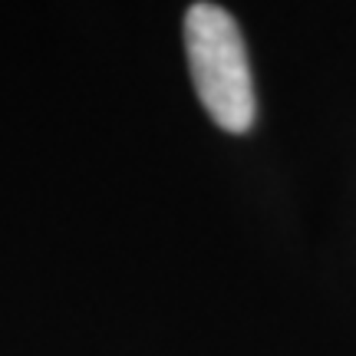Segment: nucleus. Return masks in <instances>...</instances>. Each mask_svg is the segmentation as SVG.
Instances as JSON below:
<instances>
[{
  "mask_svg": "<svg viewBox=\"0 0 356 356\" xmlns=\"http://www.w3.org/2000/svg\"><path fill=\"white\" fill-rule=\"evenodd\" d=\"M185 53L204 113L225 132H248L254 126L257 102L234 17L218 3H191L185 13Z\"/></svg>",
  "mask_w": 356,
  "mask_h": 356,
  "instance_id": "1",
  "label": "nucleus"
}]
</instances>
